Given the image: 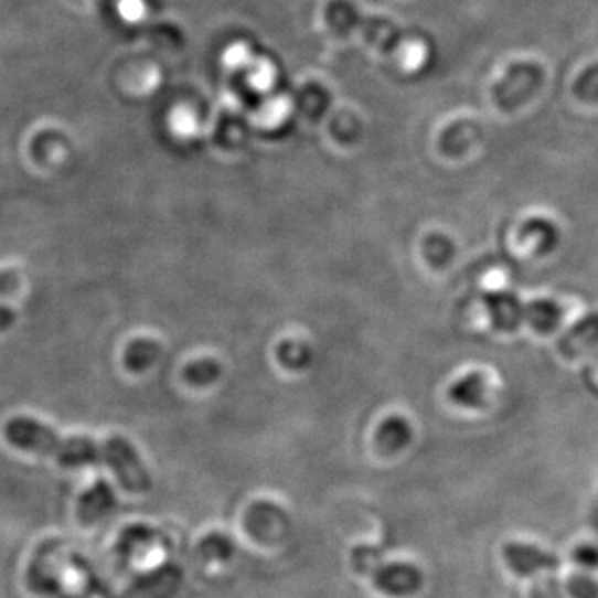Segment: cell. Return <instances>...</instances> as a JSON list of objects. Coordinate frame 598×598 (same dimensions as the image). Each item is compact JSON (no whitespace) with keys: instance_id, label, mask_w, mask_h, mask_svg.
<instances>
[{"instance_id":"cell-8","label":"cell","mask_w":598,"mask_h":598,"mask_svg":"<svg viewBox=\"0 0 598 598\" xmlns=\"http://www.w3.org/2000/svg\"><path fill=\"white\" fill-rule=\"evenodd\" d=\"M572 557L577 565L585 570H595L598 568V547L594 544H581L574 548Z\"/></svg>"},{"instance_id":"cell-5","label":"cell","mask_w":598,"mask_h":598,"mask_svg":"<svg viewBox=\"0 0 598 598\" xmlns=\"http://www.w3.org/2000/svg\"><path fill=\"white\" fill-rule=\"evenodd\" d=\"M222 61L225 67L239 71V68L252 67L255 64L256 55L253 54L252 47L246 42H235L226 49Z\"/></svg>"},{"instance_id":"cell-2","label":"cell","mask_w":598,"mask_h":598,"mask_svg":"<svg viewBox=\"0 0 598 598\" xmlns=\"http://www.w3.org/2000/svg\"><path fill=\"white\" fill-rule=\"evenodd\" d=\"M354 565L361 574L373 580L374 587L391 597H410L423 587V574L407 562H384L373 547H357L353 554Z\"/></svg>"},{"instance_id":"cell-7","label":"cell","mask_w":598,"mask_h":598,"mask_svg":"<svg viewBox=\"0 0 598 598\" xmlns=\"http://www.w3.org/2000/svg\"><path fill=\"white\" fill-rule=\"evenodd\" d=\"M568 591L574 598H598V585L587 575H575L568 580Z\"/></svg>"},{"instance_id":"cell-6","label":"cell","mask_w":598,"mask_h":598,"mask_svg":"<svg viewBox=\"0 0 598 598\" xmlns=\"http://www.w3.org/2000/svg\"><path fill=\"white\" fill-rule=\"evenodd\" d=\"M117 14L125 24H140L148 14L147 2L145 0H118Z\"/></svg>"},{"instance_id":"cell-4","label":"cell","mask_w":598,"mask_h":598,"mask_svg":"<svg viewBox=\"0 0 598 598\" xmlns=\"http://www.w3.org/2000/svg\"><path fill=\"white\" fill-rule=\"evenodd\" d=\"M276 75H278L276 65L266 57H256L255 64L248 68L249 85L256 90L271 88L275 85Z\"/></svg>"},{"instance_id":"cell-3","label":"cell","mask_w":598,"mask_h":598,"mask_svg":"<svg viewBox=\"0 0 598 598\" xmlns=\"http://www.w3.org/2000/svg\"><path fill=\"white\" fill-rule=\"evenodd\" d=\"M502 555L508 567L519 577L552 574L560 567L557 555L525 542H508L502 547Z\"/></svg>"},{"instance_id":"cell-1","label":"cell","mask_w":598,"mask_h":598,"mask_svg":"<svg viewBox=\"0 0 598 598\" xmlns=\"http://www.w3.org/2000/svg\"><path fill=\"white\" fill-rule=\"evenodd\" d=\"M6 436L18 449L57 459L62 464L107 466L127 491L145 492L152 485L150 472L134 444L125 437L97 440L88 436H62L47 424L25 416L9 420Z\"/></svg>"}]
</instances>
